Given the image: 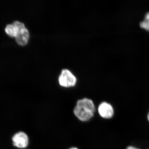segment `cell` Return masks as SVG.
Wrapping results in <instances>:
<instances>
[{
	"label": "cell",
	"instance_id": "3957f363",
	"mask_svg": "<svg viewBox=\"0 0 149 149\" xmlns=\"http://www.w3.org/2000/svg\"><path fill=\"white\" fill-rule=\"evenodd\" d=\"M58 83L61 87L70 88L74 87L77 83V78L69 70H62L58 77Z\"/></svg>",
	"mask_w": 149,
	"mask_h": 149
},
{
	"label": "cell",
	"instance_id": "ba28073f",
	"mask_svg": "<svg viewBox=\"0 0 149 149\" xmlns=\"http://www.w3.org/2000/svg\"><path fill=\"white\" fill-rule=\"evenodd\" d=\"M125 149H141L135 146H128L126 147Z\"/></svg>",
	"mask_w": 149,
	"mask_h": 149
},
{
	"label": "cell",
	"instance_id": "30bf717a",
	"mask_svg": "<svg viewBox=\"0 0 149 149\" xmlns=\"http://www.w3.org/2000/svg\"><path fill=\"white\" fill-rule=\"evenodd\" d=\"M69 149H78L77 148H75V147H72V148H70Z\"/></svg>",
	"mask_w": 149,
	"mask_h": 149
},
{
	"label": "cell",
	"instance_id": "8992f818",
	"mask_svg": "<svg viewBox=\"0 0 149 149\" xmlns=\"http://www.w3.org/2000/svg\"><path fill=\"white\" fill-rule=\"evenodd\" d=\"M17 28L13 23L12 24H8L6 27V33L10 37L15 38L17 34Z\"/></svg>",
	"mask_w": 149,
	"mask_h": 149
},
{
	"label": "cell",
	"instance_id": "277c9868",
	"mask_svg": "<svg viewBox=\"0 0 149 149\" xmlns=\"http://www.w3.org/2000/svg\"><path fill=\"white\" fill-rule=\"evenodd\" d=\"M98 112L101 117L106 119L112 118L114 113L113 107L110 104L106 102L100 104L98 107Z\"/></svg>",
	"mask_w": 149,
	"mask_h": 149
},
{
	"label": "cell",
	"instance_id": "52a82bcc",
	"mask_svg": "<svg viewBox=\"0 0 149 149\" xmlns=\"http://www.w3.org/2000/svg\"><path fill=\"white\" fill-rule=\"evenodd\" d=\"M140 26L141 29L149 32V12L145 15L143 19L140 22Z\"/></svg>",
	"mask_w": 149,
	"mask_h": 149
},
{
	"label": "cell",
	"instance_id": "6da1fadb",
	"mask_svg": "<svg viewBox=\"0 0 149 149\" xmlns=\"http://www.w3.org/2000/svg\"><path fill=\"white\" fill-rule=\"evenodd\" d=\"M95 111V107L93 100L87 98L78 100L73 110L75 116L83 122L91 120Z\"/></svg>",
	"mask_w": 149,
	"mask_h": 149
},
{
	"label": "cell",
	"instance_id": "7a4b0ae2",
	"mask_svg": "<svg viewBox=\"0 0 149 149\" xmlns=\"http://www.w3.org/2000/svg\"><path fill=\"white\" fill-rule=\"evenodd\" d=\"M13 24L17 28V34L15 41L19 45L24 46L27 45L29 39V33L24 23L18 21L14 22Z\"/></svg>",
	"mask_w": 149,
	"mask_h": 149
},
{
	"label": "cell",
	"instance_id": "9c48e42d",
	"mask_svg": "<svg viewBox=\"0 0 149 149\" xmlns=\"http://www.w3.org/2000/svg\"><path fill=\"white\" fill-rule=\"evenodd\" d=\"M147 119L149 123V111H148V114H147Z\"/></svg>",
	"mask_w": 149,
	"mask_h": 149
},
{
	"label": "cell",
	"instance_id": "5b68a950",
	"mask_svg": "<svg viewBox=\"0 0 149 149\" xmlns=\"http://www.w3.org/2000/svg\"><path fill=\"white\" fill-rule=\"evenodd\" d=\"M12 141L14 146L18 148H25L29 143L28 136L23 132H19L15 134L13 137Z\"/></svg>",
	"mask_w": 149,
	"mask_h": 149
}]
</instances>
